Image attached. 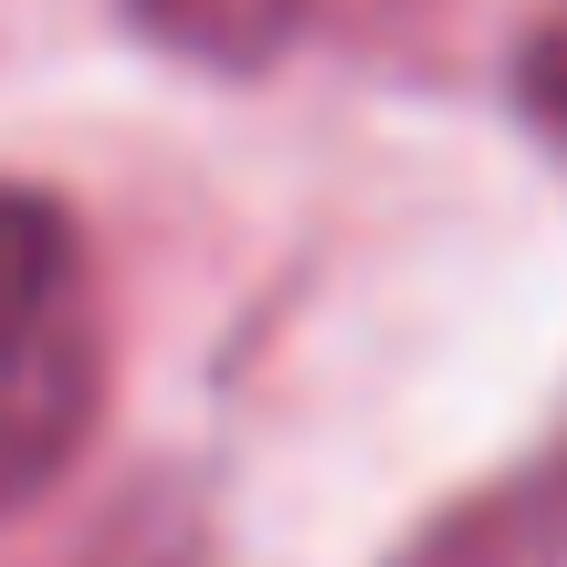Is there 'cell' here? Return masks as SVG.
<instances>
[{
  "label": "cell",
  "mask_w": 567,
  "mask_h": 567,
  "mask_svg": "<svg viewBox=\"0 0 567 567\" xmlns=\"http://www.w3.org/2000/svg\"><path fill=\"white\" fill-rule=\"evenodd\" d=\"M105 400V326L84 243L42 189L0 179V515L63 484Z\"/></svg>",
  "instance_id": "1"
},
{
  "label": "cell",
  "mask_w": 567,
  "mask_h": 567,
  "mask_svg": "<svg viewBox=\"0 0 567 567\" xmlns=\"http://www.w3.org/2000/svg\"><path fill=\"white\" fill-rule=\"evenodd\" d=\"M400 567H567V452L505 473L473 505H452Z\"/></svg>",
  "instance_id": "2"
},
{
  "label": "cell",
  "mask_w": 567,
  "mask_h": 567,
  "mask_svg": "<svg viewBox=\"0 0 567 567\" xmlns=\"http://www.w3.org/2000/svg\"><path fill=\"white\" fill-rule=\"evenodd\" d=\"M147 11H158L168 32H189L200 53H264V32L295 0H147Z\"/></svg>",
  "instance_id": "3"
},
{
  "label": "cell",
  "mask_w": 567,
  "mask_h": 567,
  "mask_svg": "<svg viewBox=\"0 0 567 567\" xmlns=\"http://www.w3.org/2000/svg\"><path fill=\"white\" fill-rule=\"evenodd\" d=\"M515 84H526V116L567 147V0L526 32V53H515Z\"/></svg>",
  "instance_id": "4"
}]
</instances>
